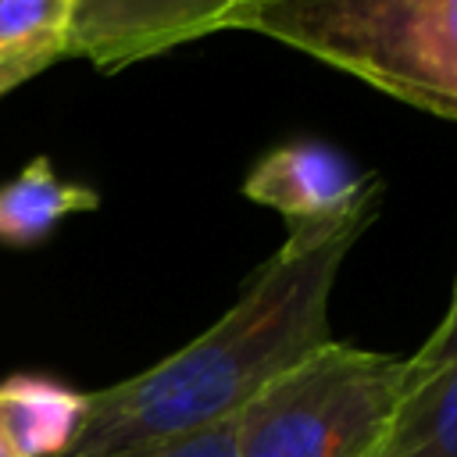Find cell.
Returning <instances> with one entry per match:
<instances>
[{
  "instance_id": "6da1fadb",
  "label": "cell",
  "mask_w": 457,
  "mask_h": 457,
  "mask_svg": "<svg viewBox=\"0 0 457 457\" xmlns=\"http://www.w3.org/2000/svg\"><path fill=\"white\" fill-rule=\"evenodd\" d=\"M375 214L289 228L211 328L154 368L86 393V421L61 457H139L232 421L271 378L332 343L328 296Z\"/></svg>"
},
{
  "instance_id": "7a4b0ae2",
  "label": "cell",
  "mask_w": 457,
  "mask_h": 457,
  "mask_svg": "<svg viewBox=\"0 0 457 457\" xmlns=\"http://www.w3.org/2000/svg\"><path fill=\"white\" fill-rule=\"evenodd\" d=\"M228 29L457 121V0H243Z\"/></svg>"
},
{
  "instance_id": "3957f363",
  "label": "cell",
  "mask_w": 457,
  "mask_h": 457,
  "mask_svg": "<svg viewBox=\"0 0 457 457\" xmlns=\"http://www.w3.org/2000/svg\"><path fill=\"white\" fill-rule=\"evenodd\" d=\"M403 357L325 343L271 378L236 418V457H371L386 436Z\"/></svg>"
},
{
  "instance_id": "277c9868",
  "label": "cell",
  "mask_w": 457,
  "mask_h": 457,
  "mask_svg": "<svg viewBox=\"0 0 457 457\" xmlns=\"http://www.w3.org/2000/svg\"><path fill=\"white\" fill-rule=\"evenodd\" d=\"M243 0H75L64 54L100 71L225 32Z\"/></svg>"
},
{
  "instance_id": "5b68a950",
  "label": "cell",
  "mask_w": 457,
  "mask_h": 457,
  "mask_svg": "<svg viewBox=\"0 0 457 457\" xmlns=\"http://www.w3.org/2000/svg\"><path fill=\"white\" fill-rule=\"evenodd\" d=\"M243 196L278 211L286 228H321L375 211L382 182L325 143H286L250 168Z\"/></svg>"
},
{
  "instance_id": "8992f818",
  "label": "cell",
  "mask_w": 457,
  "mask_h": 457,
  "mask_svg": "<svg viewBox=\"0 0 457 457\" xmlns=\"http://www.w3.org/2000/svg\"><path fill=\"white\" fill-rule=\"evenodd\" d=\"M371 457H457V282L443 321L403 357L396 403Z\"/></svg>"
},
{
  "instance_id": "52a82bcc",
  "label": "cell",
  "mask_w": 457,
  "mask_h": 457,
  "mask_svg": "<svg viewBox=\"0 0 457 457\" xmlns=\"http://www.w3.org/2000/svg\"><path fill=\"white\" fill-rule=\"evenodd\" d=\"M0 414L25 457H61L86 421V393L46 375H11L0 382Z\"/></svg>"
},
{
  "instance_id": "ba28073f",
  "label": "cell",
  "mask_w": 457,
  "mask_h": 457,
  "mask_svg": "<svg viewBox=\"0 0 457 457\" xmlns=\"http://www.w3.org/2000/svg\"><path fill=\"white\" fill-rule=\"evenodd\" d=\"M93 207H100V196L89 186L57 179L54 164L46 157H36L0 186V243L32 246L46 239L68 214Z\"/></svg>"
},
{
  "instance_id": "9c48e42d",
  "label": "cell",
  "mask_w": 457,
  "mask_h": 457,
  "mask_svg": "<svg viewBox=\"0 0 457 457\" xmlns=\"http://www.w3.org/2000/svg\"><path fill=\"white\" fill-rule=\"evenodd\" d=\"M71 7L75 0H0V50L50 46L64 54Z\"/></svg>"
},
{
  "instance_id": "30bf717a",
  "label": "cell",
  "mask_w": 457,
  "mask_h": 457,
  "mask_svg": "<svg viewBox=\"0 0 457 457\" xmlns=\"http://www.w3.org/2000/svg\"><path fill=\"white\" fill-rule=\"evenodd\" d=\"M139 457H236V443H232V421H221L214 428H204L196 436H186L179 443L157 446L150 453Z\"/></svg>"
},
{
  "instance_id": "8fae6325",
  "label": "cell",
  "mask_w": 457,
  "mask_h": 457,
  "mask_svg": "<svg viewBox=\"0 0 457 457\" xmlns=\"http://www.w3.org/2000/svg\"><path fill=\"white\" fill-rule=\"evenodd\" d=\"M61 50L50 46H29V50H0V96L11 93L14 86L29 82L32 75H39L43 68H50L54 61H61Z\"/></svg>"
},
{
  "instance_id": "7c38bea8",
  "label": "cell",
  "mask_w": 457,
  "mask_h": 457,
  "mask_svg": "<svg viewBox=\"0 0 457 457\" xmlns=\"http://www.w3.org/2000/svg\"><path fill=\"white\" fill-rule=\"evenodd\" d=\"M0 457H25V453L14 446V439H11L7 425H4V414H0Z\"/></svg>"
},
{
  "instance_id": "4fadbf2b",
  "label": "cell",
  "mask_w": 457,
  "mask_h": 457,
  "mask_svg": "<svg viewBox=\"0 0 457 457\" xmlns=\"http://www.w3.org/2000/svg\"><path fill=\"white\" fill-rule=\"evenodd\" d=\"M453 282H457V275H453Z\"/></svg>"
}]
</instances>
